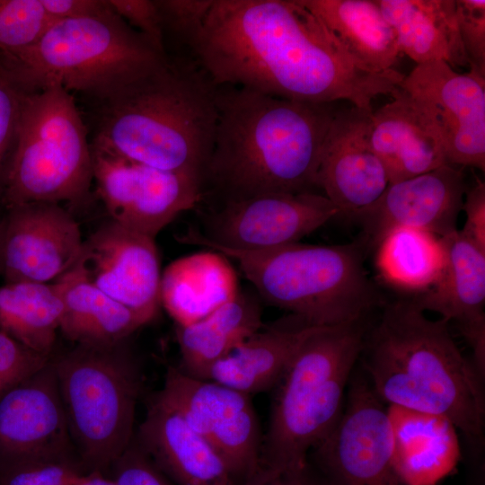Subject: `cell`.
I'll list each match as a JSON object with an SVG mask.
<instances>
[{
  "label": "cell",
  "instance_id": "obj_1",
  "mask_svg": "<svg viewBox=\"0 0 485 485\" xmlns=\"http://www.w3.org/2000/svg\"><path fill=\"white\" fill-rule=\"evenodd\" d=\"M190 48L216 86L299 101L371 110L404 77L366 70L300 0H214Z\"/></svg>",
  "mask_w": 485,
  "mask_h": 485
},
{
  "label": "cell",
  "instance_id": "obj_2",
  "mask_svg": "<svg viewBox=\"0 0 485 485\" xmlns=\"http://www.w3.org/2000/svg\"><path fill=\"white\" fill-rule=\"evenodd\" d=\"M217 118L204 175L226 201L316 192L323 143L336 109L243 87L216 86Z\"/></svg>",
  "mask_w": 485,
  "mask_h": 485
},
{
  "label": "cell",
  "instance_id": "obj_3",
  "mask_svg": "<svg viewBox=\"0 0 485 485\" xmlns=\"http://www.w3.org/2000/svg\"><path fill=\"white\" fill-rule=\"evenodd\" d=\"M99 104L93 148L204 183L217 118L216 86L195 62L168 59Z\"/></svg>",
  "mask_w": 485,
  "mask_h": 485
},
{
  "label": "cell",
  "instance_id": "obj_4",
  "mask_svg": "<svg viewBox=\"0 0 485 485\" xmlns=\"http://www.w3.org/2000/svg\"><path fill=\"white\" fill-rule=\"evenodd\" d=\"M362 351L365 375L384 404L443 417L470 441L481 440L482 377L458 348L447 322L428 318L410 300L393 302Z\"/></svg>",
  "mask_w": 485,
  "mask_h": 485
},
{
  "label": "cell",
  "instance_id": "obj_5",
  "mask_svg": "<svg viewBox=\"0 0 485 485\" xmlns=\"http://www.w3.org/2000/svg\"><path fill=\"white\" fill-rule=\"evenodd\" d=\"M236 261L258 295L311 325L331 327L362 322L381 304L364 267L361 242L339 245L300 242L260 251L234 250L190 229L177 238Z\"/></svg>",
  "mask_w": 485,
  "mask_h": 485
},
{
  "label": "cell",
  "instance_id": "obj_6",
  "mask_svg": "<svg viewBox=\"0 0 485 485\" xmlns=\"http://www.w3.org/2000/svg\"><path fill=\"white\" fill-rule=\"evenodd\" d=\"M361 322L322 327L300 347L274 387L258 474L299 471L330 433L344 406L345 391L362 352Z\"/></svg>",
  "mask_w": 485,
  "mask_h": 485
},
{
  "label": "cell",
  "instance_id": "obj_7",
  "mask_svg": "<svg viewBox=\"0 0 485 485\" xmlns=\"http://www.w3.org/2000/svg\"><path fill=\"white\" fill-rule=\"evenodd\" d=\"M2 53L34 88L56 84L98 103L169 59L112 8L55 21L34 44Z\"/></svg>",
  "mask_w": 485,
  "mask_h": 485
},
{
  "label": "cell",
  "instance_id": "obj_8",
  "mask_svg": "<svg viewBox=\"0 0 485 485\" xmlns=\"http://www.w3.org/2000/svg\"><path fill=\"white\" fill-rule=\"evenodd\" d=\"M93 181L92 147L71 93L49 84L22 104L0 198L5 208L27 203H80Z\"/></svg>",
  "mask_w": 485,
  "mask_h": 485
},
{
  "label": "cell",
  "instance_id": "obj_9",
  "mask_svg": "<svg viewBox=\"0 0 485 485\" xmlns=\"http://www.w3.org/2000/svg\"><path fill=\"white\" fill-rule=\"evenodd\" d=\"M123 344H76L51 357L69 435L84 472L112 466L135 437L142 374Z\"/></svg>",
  "mask_w": 485,
  "mask_h": 485
},
{
  "label": "cell",
  "instance_id": "obj_10",
  "mask_svg": "<svg viewBox=\"0 0 485 485\" xmlns=\"http://www.w3.org/2000/svg\"><path fill=\"white\" fill-rule=\"evenodd\" d=\"M158 394L209 442L237 485L258 472L262 436L251 395L174 366Z\"/></svg>",
  "mask_w": 485,
  "mask_h": 485
},
{
  "label": "cell",
  "instance_id": "obj_11",
  "mask_svg": "<svg viewBox=\"0 0 485 485\" xmlns=\"http://www.w3.org/2000/svg\"><path fill=\"white\" fill-rule=\"evenodd\" d=\"M310 453L328 485H403L388 408L365 375H351L337 423Z\"/></svg>",
  "mask_w": 485,
  "mask_h": 485
},
{
  "label": "cell",
  "instance_id": "obj_12",
  "mask_svg": "<svg viewBox=\"0 0 485 485\" xmlns=\"http://www.w3.org/2000/svg\"><path fill=\"white\" fill-rule=\"evenodd\" d=\"M399 87L437 131L448 164L485 169V77L442 60L418 64Z\"/></svg>",
  "mask_w": 485,
  "mask_h": 485
},
{
  "label": "cell",
  "instance_id": "obj_13",
  "mask_svg": "<svg viewBox=\"0 0 485 485\" xmlns=\"http://www.w3.org/2000/svg\"><path fill=\"white\" fill-rule=\"evenodd\" d=\"M92 147V146H91ZM93 181L110 220L155 238L179 214L202 198L203 182L92 147Z\"/></svg>",
  "mask_w": 485,
  "mask_h": 485
},
{
  "label": "cell",
  "instance_id": "obj_14",
  "mask_svg": "<svg viewBox=\"0 0 485 485\" xmlns=\"http://www.w3.org/2000/svg\"><path fill=\"white\" fill-rule=\"evenodd\" d=\"M339 216L318 192L269 193L226 201L199 235L222 247L260 251L300 242Z\"/></svg>",
  "mask_w": 485,
  "mask_h": 485
},
{
  "label": "cell",
  "instance_id": "obj_15",
  "mask_svg": "<svg viewBox=\"0 0 485 485\" xmlns=\"http://www.w3.org/2000/svg\"><path fill=\"white\" fill-rule=\"evenodd\" d=\"M75 265L88 281L146 323L156 315L162 274L154 238L110 220L84 241Z\"/></svg>",
  "mask_w": 485,
  "mask_h": 485
},
{
  "label": "cell",
  "instance_id": "obj_16",
  "mask_svg": "<svg viewBox=\"0 0 485 485\" xmlns=\"http://www.w3.org/2000/svg\"><path fill=\"white\" fill-rule=\"evenodd\" d=\"M6 210L2 273L5 283L54 282L76 264L84 240L66 209L36 202Z\"/></svg>",
  "mask_w": 485,
  "mask_h": 485
},
{
  "label": "cell",
  "instance_id": "obj_17",
  "mask_svg": "<svg viewBox=\"0 0 485 485\" xmlns=\"http://www.w3.org/2000/svg\"><path fill=\"white\" fill-rule=\"evenodd\" d=\"M372 111L354 106L336 110L323 143L317 184L339 215L356 218L389 185L370 143Z\"/></svg>",
  "mask_w": 485,
  "mask_h": 485
},
{
  "label": "cell",
  "instance_id": "obj_18",
  "mask_svg": "<svg viewBox=\"0 0 485 485\" xmlns=\"http://www.w3.org/2000/svg\"><path fill=\"white\" fill-rule=\"evenodd\" d=\"M74 451L50 359L0 398V466Z\"/></svg>",
  "mask_w": 485,
  "mask_h": 485
},
{
  "label": "cell",
  "instance_id": "obj_19",
  "mask_svg": "<svg viewBox=\"0 0 485 485\" xmlns=\"http://www.w3.org/2000/svg\"><path fill=\"white\" fill-rule=\"evenodd\" d=\"M466 190L463 170L450 164L389 184L381 197L356 217L363 227V243L375 246L396 227L424 230L439 237L455 231Z\"/></svg>",
  "mask_w": 485,
  "mask_h": 485
},
{
  "label": "cell",
  "instance_id": "obj_20",
  "mask_svg": "<svg viewBox=\"0 0 485 485\" xmlns=\"http://www.w3.org/2000/svg\"><path fill=\"white\" fill-rule=\"evenodd\" d=\"M135 440L173 485H237L209 442L158 393Z\"/></svg>",
  "mask_w": 485,
  "mask_h": 485
},
{
  "label": "cell",
  "instance_id": "obj_21",
  "mask_svg": "<svg viewBox=\"0 0 485 485\" xmlns=\"http://www.w3.org/2000/svg\"><path fill=\"white\" fill-rule=\"evenodd\" d=\"M391 96L370 115V143L389 184L448 164L437 131L414 100L400 87Z\"/></svg>",
  "mask_w": 485,
  "mask_h": 485
},
{
  "label": "cell",
  "instance_id": "obj_22",
  "mask_svg": "<svg viewBox=\"0 0 485 485\" xmlns=\"http://www.w3.org/2000/svg\"><path fill=\"white\" fill-rule=\"evenodd\" d=\"M320 326L290 314L263 326L208 371L209 379L252 394L276 386L303 343Z\"/></svg>",
  "mask_w": 485,
  "mask_h": 485
},
{
  "label": "cell",
  "instance_id": "obj_23",
  "mask_svg": "<svg viewBox=\"0 0 485 485\" xmlns=\"http://www.w3.org/2000/svg\"><path fill=\"white\" fill-rule=\"evenodd\" d=\"M393 433V462L403 485H436L460 459L457 429L446 419L387 406Z\"/></svg>",
  "mask_w": 485,
  "mask_h": 485
},
{
  "label": "cell",
  "instance_id": "obj_24",
  "mask_svg": "<svg viewBox=\"0 0 485 485\" xmlns=\"http://www.w3.org/2000/svg\"><path fill=\"white\" fill-rule=\"evenodd\" d=\"M239 291L228 258L208 250L179 258L165 268L160 303L176 326H187L232 301Z\"/></svg>",
  "mask_w": 485,
  "mask_h": 485
},
{
  "label": "cell",
  "instance_id": "obj_25",
  "mask_svg": "<svg viewBox=\"0 0 485 485\" xmlns=\"http://www.w3.org/2000/svg\"><path fill=\"white\" fill-rule=\"evenodd\" d=\"M393 29L401 54L416 64L442 60L469 68L454 0H375Z\"/></svg>",
  "mask_w": 485,
  "mask_h": 485
},
{
  "label": "cell",
  "instance_id": "obj_26",
  "mask_svg": "<svg viewBox=\"0 0 485 485\" xmlns=\"http://www.w3.org/2000/svg\"><path fill=\"white\" fill-rule=\"evenodd\" d=\"M445 263L437 281L415 295L411 303L420 311H431L459 328L485 323V251L459 230L443 237Z\"/></svg>",
  "mask_w": 485,
  "mask_h": 485
},
{
  "label": "cell",
  "instance_id": "obj_27",
  "mask_svg": "<svg viewBox=\"0 0 485 485\" xmlns=\"http://www.w3.org/2000/svg\"><path fill=\"white\" fill-rule=\"evenodd\" d=\"M366 70L395 69L401 55L395 32L375 0H300Z\"/></svg>",
  "mask_w": 485,
  "mask_h": 485
},
{
  "label": "cell",
  "instance_id": "obj_28",
  "mask_svg": "<svg viewBox=\"0 0 485 485\" xmlns=\"http://www.w3.org/2000/svg\"><path fill=\"white\" fill-rule=\"evenodd\" d=\"M263 326L257 298L239 291L229 303L187 326H176L181 366L206 379L209 369Z\"/></svg>",
  "mask_w": 485,
  "mask_h": 485
},
{
  "label": "cell",
  "instance_id": "obj_29",
  "mask_svg": "<svg viewBox=\"0 0 485 485\" xmlns=\"http://www.w3.org/2000/svg\"><path fill=\"white\" fill-rule=\"evenodd\" d=\"M59 278L64 285L59 330L75 344L114 346L146 324L88 281L76 265Z\"/></svg>",
  "mask_w": 485,
  "mask_h": 485
},
{
  "label": "cell",
  "instance_id": "obj_30",
  "mask_svg": "<svg viewBox=\"0 0 485 485\" xmlns=\"http://www.w3.org/2000/svg\"><path fill=\"white\" fill-rule=\"evenodd\" d=\"M64 285L13 282L0 287V330L47 357L53 356L64 311Z\"/></svg>",
  "mask_w": 485,
  "mask_h": 485
},
{
  "label": "cell",
  "instance_id": "obj_31",
  "mask_svg": "<svg viewBox=\"0 0 485 485\" xmlns=\"http://www.w3.org/2000/svg\"><path fill=\"white\" fill-rule=\"evenodd\" d=\"M375 247V267L380 277L404 291L420 294L431 287L445 263L442 238L424 230L393 228Z\"/></svg>",
  "mask_w": 485,
  "mask_h": 485
},
{
  "label": "cell",
  "instance_id": "obj_32",
  "mask_svg": "<svg viewBox=\"0 0 485 485\" xmlns=\"http://www.w3.org/2000/svg\"><path fill=\"white\" fill-rule=\"evenodd\" d=\"M54 22L40 0H0V52L34 44Z\"/></svg>",
  "mask_w": 485,
  "mask_h": 485
},
{
  "label": "cell",
  "instance_id": "obj_33",
  "mask_svg": "<svg viewBox=\"0 0 485 485\" xmlns=\"http://www.w3.org/2000/svg\"><path fill=\"white\" fill-rule=\"evenodd\" d=\"M35 90L38 89L31 85L11 59L0 52V196L21 110L26 96Z\"/></svg>",
  "mask_w": 485,
  "mask_h": 485
},
{
  "label": "cell",
  "instance_id": "obj_34",
  "mask_svg": "<svg viewBox=\"0 0 485 485\" xmlns=\"http://www.w3.org/2000/svg\"><path fill=\"white\" fill-rule=\"evenodd\" d=\"M81 472L73 457L27 460L0 466V485H71Z\"/></svg>",
  "mask_w": 485,
  "mask_h": 485
},
{
  "label": "cell",
  "instance_id": "obj_35",
  "mask_svg": "<svg viewBox=\"0 0 485 485\" xmlns=\"http://www.w3.org/2000/svg\"><path fill=\"white\" fill-rule=\"evenodd\" d=\"M469 68L485 77V0H454Z\"/></svg>",
  "mask_w": 485,
  "mask_h": 485
},
{
  "label": "cell",
  "instance_id": "obj_36",
  "mask_svg": "<svg viewBox=\"0 0 485 485\" xmlns=\"http://www.w3.org/2000/svg\"><path fill=\"white\" fill-rule=\"evenodd\" d=\"M50 359L51 357L30 349L0 330V398Z\"/></svg>",
  "mask_w": 485,
  "mask_h": 485
},
{
  "label": "cell",
  "instance_id": "obj_37",
  "mask_svg": "<svg viewBox=\"0 0 485 485\" xmlns=\"http://www.w3.org/2000/svg\"><path fill=\"white\" fill-rule=\"evenodd\" d=\"M214 0H155L163 30L171 31L189 48L200 32Z\"/></svg>",
  "mask_w": 485,
  "mask_h": 485
},
{
  "label": "cell",
  "instance_id": "obj_38",
  "mask_svg": "<svg viewBox=\"0 0 485 485\" xmlns=\"http://www.w3.org/2000/svg\"><path fill=\"white\" fill-rule=\"evenodd\" d=\"M113 11L142 34L157 50L166 54L164 30L155 0H108Z\"/></svg>",
  "mask_w": 485,
  "mask_h": 485
},
{
  "label": "cell",
  "instance_id": "obj_39",
  "mask_svg": "<svg viewBox=\"0 0 485 485\" xmlns=\"http://www.w3.org/2000/svg\"><path fill=\"white\" fill-rule=\"evenodd\" d=\"M112 467V478L117 485H173L154 465L135 437Z\"/></svg>",
  "mask_w": 485,
  "mask_h": 485
},
{
  "label": "cell",
  "instance_id": "obj_40",
  "mask_svg": "<svg viewBox=\"0 0 485 485\" xmlns=\"http://www.w3.org/2000/svg\"><path fill=\"white\" fill-rule=\"evenodd\" d=\"M462 210L465 212L463 236L485 251V184L477 179L474 185L467 188Z\"/></svg>",
  "mask_w": 485,
  "mask_h": 485
},
{
  "label": "cell",
  "instance_id": "obj_41",
  "mask_svg": "<svg viewBox=\"0 0 485 485\" xmlns=\"http://www.w3.org/2000/svg\"><path fill=\"white\" fill-rule=\"evenodd\" d=\"M54 21L91 17L110 10L108 0H40Z\"/></svg>",
  "mask_w": 485,
  "mask_h": 485
},
{
  "label": "cell",
  "instance_id": "obj_42",
  "mask_svg": "<svg viewBox=\"0 0 485 485\" xmlns=\"http://www.w3.org/2000/svg\"><path fill=\"white\" fill-rule=\"evenodd\" d=\"M243 485H328L324 479L316 476L306 467L295 472L277 474H259Z\"/></svg>",
  "mask_w": 485,
  "mask_h": 485
},
{
  "label": "cell",
  "instance_id": "obj_43",
  "mask_svg": "<svg viewBox=\"0 0 485 485\" xmlns=\"http://www.w3.org/2000/svg\"><path fill=\"white\" fill-rule=\"evenodd\" d=\"M71 485H117L113 478H108L102 472H81Z\"/></svg>",
  "mask_w": 485,
  "mask_h": 485
},
{
  "label": "cell",
  "instance_id": "obj_44",
  "mask_svg": "<svg viewBox=\"0 0 485 485\" xmlns=\"http://www.w3.org/2000/svg\"><path fill=\"white\" fill-rule=\"evenodd\" d=\"M4 221H0V275L3 273V252H4Z\"/></svg>",
  "mask_w": 485,
  "mask_h": 485
}]
</instances>
